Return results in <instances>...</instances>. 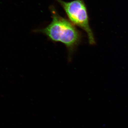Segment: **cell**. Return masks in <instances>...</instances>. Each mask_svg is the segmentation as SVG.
Returning a JSON list of instances; mask_svg holds the SVG:
<instances>
[{
	"label": "cell",
	"instance_id": "7a4b0ae2",
	"mask_svg": "<svg viewBox=\"0 0 128 128\" xmlns=\"http://www.w3.org/2000/svg\"><path fill=\"white\" fill-rule=\"evenodd\" d=\"M65 12L69 20L75 26L84 30L86 33L89 43L95 44L93 32L89 25L87 8L84 0H74L66 2L62 0H55Z\"/></svg>",
	"mask_w": 128,
	"mask_h": 128
},
{
	"label": "cell",
	"instance_id": "6da1fadb",
	"mask_svg": "<svg viewBox=\"0 0 128 128\" xmlns=\"http://www.w3.org/2000/svg\"><path fill=\"white\" fill-rule=\"evenodd\" d=\"M50 9L52 14L51 22L46 27L35 32L45 34L53 42H60L64 44L68 52L70 60L81 41V33L70 21L60 16L54 6H51Z\"/></svg>",
	"mask_w": 128,
	"mask_h": 128
}]
</instances>
